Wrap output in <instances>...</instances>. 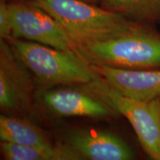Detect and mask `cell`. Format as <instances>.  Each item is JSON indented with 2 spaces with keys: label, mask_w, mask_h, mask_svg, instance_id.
<instances>
[{
  "label": "cell",
  "mask_w": 160,
  "mask_h": 160,
  "mask_svg": "<svg viewBox=\"0 0 160 160\" xmlns=\"http://www.w3.org/2000/svg\"><path fill=\"white\" fill-rule=\"evenodd\" d=\"M73 51L88 65L160 69V32L153 24L133 20L123 31L102 41L76 46Z\"/></svg>",
  "instance_id": "obj_1"
},
{
  "label": "cell",
  "mask_w": 160,
  "mask_h": 160,
  "mask_svg": "<svg viewBox=\"0 0 160 160\" xmlns=\"http://www.w3.org/2000/svg\"><path fill=\"white\" fill-rule=\"evenodd\" d=\"M8 42L31 73L37 90L85 85L94 79L90 65L75 51L14 38Z\"/></svg>",
  "instance_id": "obj_2"
},
{
  "label": "cell",
  "mask_w": 160,
  "mask_h": 160,
  "mask_svg": "<svg viewBox=\"0 0 160 160\" xmlns=\"http://www.w3.org/2000/svg\"><path fill=\"white\" fill-rule=\"evenodd\" d=\"M48 13L77 45L102 41L123 31L133 20L82 0H33Z\"/></svg>",
  "instance_id": "obj_3"
},
{
  "label": "cell",
  "mask_w": 160,
  "mask_h": 160,
  "mask_svg": "<svg viewBox=\"0 0 160 160\" xmlns=\"http://www.w3.org/2000/svg\"><path fill=\"white\" fill-rule=\"evenodd\" d=\"M85 86L128 119L144 153L160 160V98L142 101L125 97L96 76Z\"/></svg>",
  "instance_id": "obj_4"
},
{
  "label": "cell",
  "mask_w": 160,
  "mask_h": 160,
  "mask_svg": "<svg viewBox=\"0 0 160 160\" xmlns=\"http://www.w3.org/2000/svg\"><path fill=\"white\" fill-rule=\"evenodd\" d=\"M37 88L31 73L7 40L0 39V109L8 115L32 111Z\"/></svg>",
  "instance_id": "obj_5"
},
{
  "label": "cell",
  "mask_w": 160,
  "mask_h": 160,
  "mask_svg": "<svg viewBox=\"0 0 160 160\" xmlns=\"http://www.w3.org/2000/svg\"><path fill=\"white\" fill-rule=\"evenodd\" d=\"M12 38L54 48L73 51V44L59 23L34 3L8 4Z\"/></svg>",
  "instance_id": "obj_6"
},
{
  "label": "cell",
  "mask_w": 160,
  "mask_h": 160,
  "mask_svg": "<svg viewBox=\"0 0 160 160\" xmlns=\"http://www.w3.org/2000/svg\"><path fill=\"white\" fill-rule=\"evenodd\" d=\"M74 85L37 90L36 100L50 113L62 117L107 119L119 115L109 104L93 92Z\"/></svg>",
  "instance_id": "obj_7"
},
{
  "label": "cell",
  "mask_w": 160,
  "mask_h": 160,
  "mask_svg": "<svg viewBox=\"0 0 160 160\" xmlns=\"http://www.w3.org/2000/svg\"><path fill=\"white\" fill-rule=\"evenodd\" d=\"M62 141L82 159L131 160L137 154L119 136L105 130L72 129L64 133Z\"/></svg>",
  "instance_id": "obj_8"
},
{
  "label": "cell",
  "mask_w": 160,
  "mask_h": 160,
  "mask_svg": "<svg viewBox=\"0 0 160 160\" xmlns=\"http://www.w3.org/2000/svg\"><path fill=\"white\" fill-rule=\"evenodd\" d=\"M95 76L120 94L149 101L160 98V69L125 70L90 65Z\"/></svg>",
  "instance_id": "obj_9"
},
{
  "label": "cell",
  "mask_w": 160,
  "mask_h": 160,
  "mask_svg": "<svg viewBox=\"0 0 160 160\" xmlns=\"http://www.w3.org/2000/svg\"><path fill=\"white\" fill-rule=\"evenodd\" d=\"M1 141L22 146L53 143L51 135L27 118L19 115L0 116Z\"/></svg>",
  "instance_id": "obj_10"
},
{
  "label": "cell",
  "mask_w": 160,
  "mask_h": 160,
  "mask_svg": "<svg viewBox=\"0 0 160 160\" xmlns=\"http://www.w3.org/2000/svg\"><path fill=\"white\" fill-rule=\"evenodd\" d=\"M2 157L5 160H82L68 145L53 142L37 146H22L1 141Z\"/></svg>",
  "instance_id": "obj_11"
},
{
  "label": "cell",
  "mask_w": 160,
  "mask_h": 160,
  "mask_svg": "<svg viewBox=\"0 0 160 160\" xmlns=\"http://www.w3.org/2000/svg\"><path fill=\"white\" fill-rule=\"evenodd\" d=\"M101 7L134 21L160 22V0H102Z\"/></svg>",
  "instance_id": "obj_12"
},
{
  "label": "cell",
  "mask_w": 160,
  "mask_h": 160,
  "mask_svg": "<svg viewBox=\"0 0 160 160\" xmlns=\"http://www.w3.org/2000/svg\"><path fill=\"white\" fill-rule=\"evenodd\" d=\"M12 38L11 16L8 4L0 1V39L9 40Z\"/></svg>",
  "instance_id": "obj_13"
},
{
  "label": "cell",
  "mask_w": 160,
  "mask_h": 160,
  "mask_svg": "<svg viewBox=\"0 0 160 160\" xmlns=\"http://www.w3.org/2000/svg\"><path fill=\"white\" fill-rule=\"evenodd\" d=\"M82 1L86 2H88V3L93 4V3L97 2V1H99V0H82Z\"/></svg>",
  "instance_id": "obj_14"
}]
</instances>
